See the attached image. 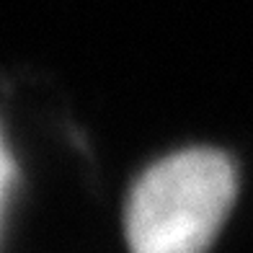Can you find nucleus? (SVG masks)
I'll return each instance as SVG.
<instances>
[{
  "instance_id": "nucleus-1",
  "label": "nucleus",
  "mask_w": 253,
  "mask_h": 253,
  "mask_svg": "<svg viewBox=\"0 0 253 253\" xmlns=\"http://www.w3.org/2000/svg\"><path fill=\"white\" fill-rule=\"evenodd\" d=\"M235 191V168L220 150L191 147L158 160L126 199V246L132 253H207Z\"/></svg>"
}]
</instances>
